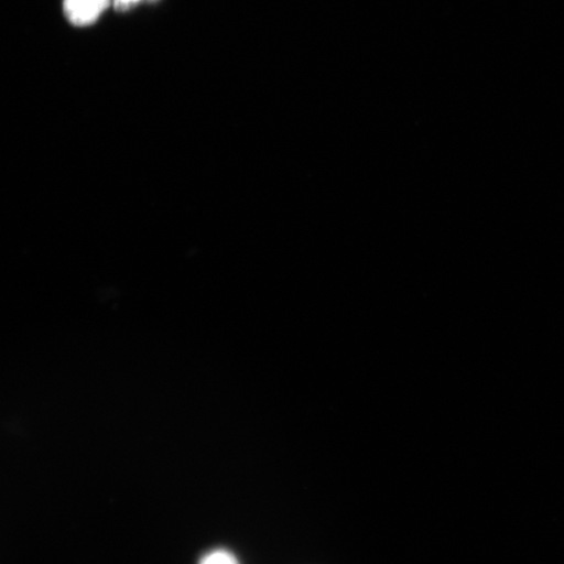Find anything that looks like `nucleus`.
I'll return each instance as SVG.
<instances>
[{
  "label": "nucleus",
  "mask_w": 564,
  "mask_h": 564,
  "mask_svg": "<svg viewBox=\"0 0 564 564\" xmlns=\"http://www.w3.org/2000/svg\"><path fill=\"white\" fill-rule=\"evenodd\" d=\"M140 0H115L118 10L126 11L131 9L132 6L139 3Z\"/></svg>",
  "instance_id": "7ed1b4c3"
},
{
  "label": "nucleus",
  "mask_w": 564,
  "mask_h": 564,
  "mask_svg": "<svg viewBox=\"0 0 564 564\" xmlns=\"http://www.w3.org/2000/svg\"><path fill=\"white\" fill-rule=\"evenodd\" d=\"M110 0H65V12L70 24L87 26L94 24Z\"/></svg>",
  "instance_id": "f257e3e1"
},
{
  "label": "nucleus",
  "mask_w": 564,
  "mask_h": 564,
  "mask_svg": "<svg viewBox=\"0 0 564 564\" xmlns=\"http://www.w3.org/2000/svg\"><path fill=\"white\" fill-rule=\"evenodd\" d=\"M197 564H241L237 560V556L228 550L216 549L212 552L202 556V560Z\"/></svg>",
  "instance_id": "f03ea898"
}]
</instances>
